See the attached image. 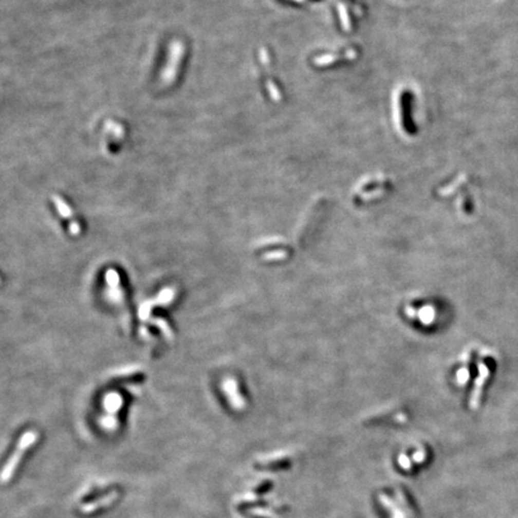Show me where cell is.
<instances>
[{"label":"cell","instance_id":"17","mask_svg":"<svg viewBox=\"0 0 518 518\" xmlns=\"http://www.w3.org/2000/svg\"><path fill=\"white\" fill-rule=\"evenodd\" d=\"M424 458H426V451H424V450H422V449L417 450V451L413 455L414 462H416V463H422Z\"/></svg>","mask_w":518,"mask_h":518},{"label":"cell","instance_id":"5","mask_svg":"<svg viewBox=\"0 0 518 518\" xmlns=\"http://www.w3.org/2000/svg\"><path fill=\"white\" fill-rule=\"evenodd\" d=\"M385 420H391V421H398V422H403L405 420V414L396 408L394 404L383 406V408L376 410V412L369 413L368 415L366 416L365 421L366 422H383Z\"/></svg>","mask_w":518,"mask_h":518},{"label":"cell","instance_id":"19","mask_svg":"<svg viewBox=\"0 0 518 518\" xmlns=\"http://www.w3.org/2000/svg\"><path fill=\"white\" fill-rule=\"evenodd\" d=\"M457 378H458V381L459 383H464L468 378H469V376H468V372L466 369H460L458 371V374H457Z\"/></svg>","mask_w":518,"mask_h":518},{"label":"cell","instance_id":"14","mask_svg":"<svg viewBox=\"0 0 518 518\" xmlns=\"http://www.w3.org/2000/svg\"><path fill=\"white\" fill-rule=\"evenodd\" d=\"M420 318L421 322H423L424 324H430L431 322H433L434 319V311L431 306H426L420 311Z\"/></svg>","mask_w":518,"mask_h":518},{"label":"cell","instance_id":"7","mask_svg":"<svg viewBox=\"0 0 518 518\" xmlns=\"http://www.w3.org/2000/svg\"><path fill=\"white\" fill-rule=\"evenodd\" d=\"M121 405H122V398L120 395L117 394V392H110V394H108L106 397L103 398V408L108 414H110V415H114V414L121 408Z\"/></svg>","mask_w":518,"mask_h":518},{"label":"cell","instance_id":"4","mask_svg":"<svg viewBox=\"0 0 518 518\" xmlns=\"http://www.w3.org/2000/svg\"><path fill=\"white\" fill-rule=\"evenodd\" d=\"M222 390L225 392L226 397L228 398L229 404L234 409L241 410L245 408L246 402H245L243 395H241L239 390V384H237L236 379H234L232 377L225 378L222 381Z\"/></svg>","mask_w":518,"mask_h":518},{"label":"cell","instance_id":"8","mask_svg":"<svg viewBox=\"0 0 518 518\" xmlns=\"http://www.w3.org/2000/svg\"><path fill=\"white\" fill-rule=\"evenodd\" d=\"M175 297V289L173 287H167L164 289H162L160 291V294L157 295L156 298L154 299V306L155 305H160V306H165L169 305L171 302L174 300Z\"/></svg>","mask_w":518,"mask_h":518},{"label":"cell","instance_id":"1","mask_svg":"<svg viewBox=\"0 0 518 518\" xmlns=\"http://www.w3.org/2000/svg\"><path fill=\"white\" fill-rule=\"evenodd\" d=\"M253 252L265 263H279L289 259L291 244L282 236H266L253 244Z\"/></svg>","mask_w":518,"mask_h":518},{"label":"cell","instance_id":"12","mask_svg":"<svg viewBox=\"0 0 518 518\" xmlns=\"http://www.w3.org/2000/svg\"><path fill=\"white\" fill-rule=\"evenodd\" d=\"M153 307H154L153 300L144 301L143 304L139 306V309H138L139 319L140 320H146L147 318H149L150 313H151V309H153Z\"/></svg>","mask_w":518,"mask_h":518},{"label":"cell","instance_id":"9","mask_svg":"<svg viewBox=\"0 0 518 518\" xmlns=\"http://www.w3.org/2000/svg\"><path fill=\"white\" fill-rule=\"evenodd\" d=\"M53 203H54V205H55L57 210H58V212H59V215L61 216V217H64V218H71L72 217V215H73L72 209L68 207V204L65 203V200L61 199L60 197L54 196Z\"/></svg>","mask_w":518,"mask_h":518},{"label":"cell","instance_id":"3","mask_svg":"<svg viewBox=\"0 0 518 518\" xmlns=\"http://www.w3.org/2000/svg\"><path fill=\"white\" fill-rule=\"evenodd\" d=\"M489 376H491V369H489V367L486 365V363L481 362L480 365H478V376L476 378V380H475L473 391H471L469 398V406L473 410L477 409L478 406H480L482 391H484L486 381L488 380Z\"/></svg>","mask_w":518,"mask_h":518},{"label":"cell","instance_id":"16","mask_svg":"<svg viewBox=\"0 0 518 518\" xmlns=\"http://www.w3.org/2000/svg\"><path fill=\"white\" fill-rule=\"evenodd\" d=\"M398 463L403 469L409 470L410 468H412V460H410V458L405 455V453H401V455L398 456Z\"/></svg>","mask_w":518,"mask_h":518},{"label":"cell","instance_id":"15","mask_svg":"<svg viewBox=\"0 0 518 518\" xmlns=\"http://www.w3.org/2000/svg\"><path fill=\"white\" fill-rule=\"evenodd\" d=\"M122 291L120 288H109V290H108V293H107V297L109 300H112L113 302H119V301H121L122 300Z\"/></svg>","mask_w":518,"mask_h":518},{"label":"cell","instance_id":"20","mask_svg":"<svg viewBox=\"0 0 518 518\" xmlns=\"http://www.w3.org/2000/svg\"><path fill=\"white\" fill-rule=\"evenodd\" d=\"M132 371H136L135 367H132V366L126 367V368H121L120 372H119V376H126V373L132 372Z\"/></svg>","mask_w":518,"mask_h":518},{"label":"cell","instance_id":"2","mask_svg":"<svg viewBox=\"0 0 518 518\" xmlns=\"http://www.w3.org/2000/svg\"><path fill=\"white\" fill-rule=\"evenodd\" d=\"M38 438L39 434L36 431H27L23 435H22L20 440H18L16 450H14L12 456L7 459L6 464L3 467L2 473H0V482L6 484V482H9L11 478H12L18 464L21 463L22 457L24 456V453L28 449H30L31 446L35 444Z\"/></svg>","mask_w":518,"mask_h":518},{"label":"cell","instance_id":"18","mask_svg":"<svg viewBox=\"0 0 518 518\" xmlns=\"http://www.w3.org/2000/svg\"><path fill=\"white\" fill-rule=\"evenodd\" d=\"M70 233L72 235H78L81 233V226L78 225L77 221H71L70 223Z\"/></svg>","mask_w":518,"mask_h":518},{"label":"cell","instance_id":"10","mask_svg":"<svg viewBox=\"0 0 518 518\" xmlns=\"http://www.w3.org/2000/svg\"><path fill=\"white\" fill-rule=\"evenodd\" d=\"M151 323H153L155 326L158 327V329L161 330V332L163 334V336L165 338H167V340L172 341L173 338H174V332H173L172 329H171V326H169V324L167 322H165L164 319H162V318H154L153 320H151Z\"/></svg>","mask_w":518,"mask_h":518},{"label":"cell","instance_id":"11","mask_svg":"<svg viewBox=\"0 0 518 518\" xmlns=\"http://www.w3.org/2000/svg\"><path fill=\"white\" fill-rule=\"evenodd\" d=\"M106 282L109 288H119L120 283V276L114 269H109L106 272Z\"/></svg>","mask_w":518,"mask_h":518},{"label":"cell","instance_id":"21","mask_svg":"<svg viewBox=\"0 0 518 518\" xmlns=\"http://www.w3.org/2000/svg\"><path fill=\"white\" fill-rule=\"evenodd\" d=\"M0 282H2V281H0Z\"/></svg>","mask_w":518,"mask_h":518},{"label":"cell","instance_id":"13","mask_svg":"<svg viewBox=\"0 0 518 518\" xmlns=\"http://www.w3.org/2000/svg\"><path fill=\"white\" fill-rule=\"evenodd\" d=\"M100 423L103 428H106V430H109V431H113L118 427V420L115 419L114 415H110V414H108V415L101 417Z\"/></svg>","mask_w":518,"mask_h":518},{"label":"cell","instance_id":"6","mask_svg":"<svg viewBox=\"0 0 518 518\" xmlns=\"http://www.w3.org/2000/svg\"><path fill=\"white\" fill-rule=\"evenodd\" d=\"M118 495L119 494L117 492H110L109 494L102 496V498H100L99 500H95V502L88 503V504H85V505H83L82 509H81V512L88 513V514L96 512V511L102 509V507H107V506L112 505V504L117 500Z\"/></svg>","mask_w":518,"mask_h":518}]
</instances>
